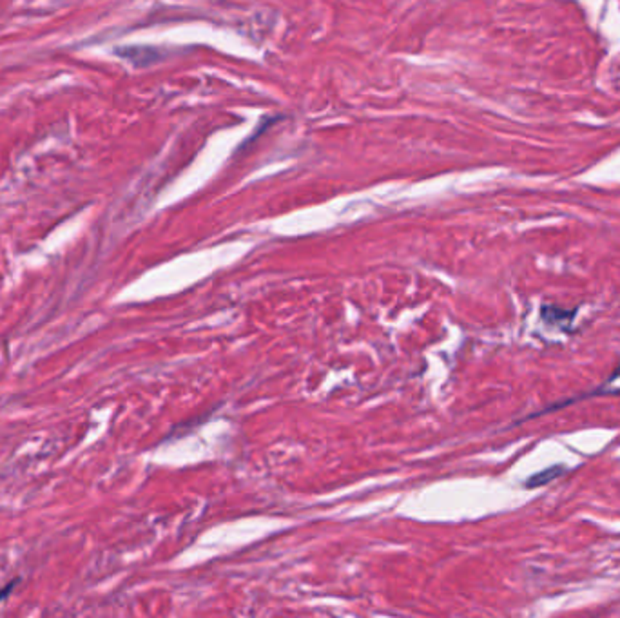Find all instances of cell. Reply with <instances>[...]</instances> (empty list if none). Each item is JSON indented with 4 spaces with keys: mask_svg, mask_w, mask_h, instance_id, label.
Masks as SVG:
<instances>
[{
    "mask_svg": "<svg viewBox=\"0 0 620 618\" xmlns=\"http://www.w3.org/2000/svg\"><path fill=\"white\" fill-rule=\"evenodd\" d=\"M564 471H566V466H562V464H557V466L546 468V470L539 471V473H535L534 477H529L528 481H526V486H528V488L544 486V484H548L549 481H553V479H557V477L562 475Z\"/></svg>",
    "mask_w": 620,
    "mask_h": 618,
    "instance_id": "obj_2",
    "label": "cell"
},
{
    "mask_svg": "<svg viewBox=\"0 0 620 618\" xmlns=\"http://www.w3.org/2000/svg\"><path fill=\"white\" fill-rule=\"evenodd\" d=\"M573 312L575 310H564L549 305V307H542V320L548 324H551V326H559L562 330H568L575 318Z\"/></svg>",
    "mask_w": 620,
    "mask_h": 618,
    "instance_id": "obj_1",
    "label": "cell"
}]
</instances>
